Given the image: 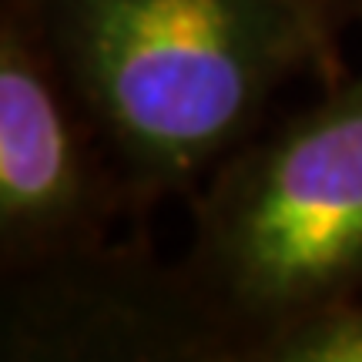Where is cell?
Here are the masks:
<instances>
[{
	"label": "cell",
	"mask_w": 362,
	"mask_h": 362,
	"mask_svg": "<svg viewBox=\"0 0 362 362\" xmlns=\"http://www.w3.org/2000/svg\"><path fill=\"white\" fill-rule=\"evenodd\" d=\"M0 359L242 362V346L181 262L104 242L4 272Z\"/></svg>",
	"instance_id": "obj_3"
},
{
	"label": "cell",
	"mask_w": 362,
	"mask_h": 362,
	"mask_svg": "<svg viewBox=\"0 0 362 362\" xmlns=\"http://www.w3.org/2000/svg\"><path fill=\"white\" fill-rule=\"evenodd\" d=\"M88 117L131 208L194 194L302 74L342 78L359 0H11Z\"/></svg>",
	"instance_id": "obj_1"
},
{
	"label": "cell",
	"mask_w": 362,
	"mask_h": 362,
	"mask_svg": "<svg viewBox=\"0 0 362 362\" xmlns=\"http://www.w3.org/2000/svg\"><path fill=\"white\" fill-rule=\"evenodd\" d=\"M359 4H362V0H359Z\"/></svg>",
	"instance_id": "obj_6"
},
{
	"label": "cell",
	"mask_w": 362,
	"mask_h": 362,
	"mask_svg": "<svg viewBox=\"0 0 362 362\" xmlns=\"http://www.w3.org/2000/svg\"><path fill=\"white\" fill-rule=\"evenodd\" d=\"M181 265L242 362L298 319L362 302V74L329 81L194 188Z\"/></svg>",
	"instance_id": "obj_2"
},
{
	"label": "cell",
	"mask_w": 362,
	"mask_h": 362,
	"mask_svg": "<svg viewBox=\"0 0 362 362\" xmlns=\"http://www.w3.org/2000/svg\"><path fill=\"white\" fill-rule=\"evenodd\" d=\"M259 362H362V302H342L272 336Z\"/></svg>",
	"instance_id": "obj_5"
},
{
	"label": "cell",
	"mask_w": 362,
	"mask_h": 362,
	"mask_svg": "<svg viewBox=\"0 0 362 362\" xmlns=\"http://www.w3.org/2000/svg\"><path fill=\"white\" fill-rule=\"evenodd\" d=\"M34 27L0 17V269L21 272L104 245L128 188Z\"/></svg>",
	"instance_id": "obj_4"
}]
</instances>
